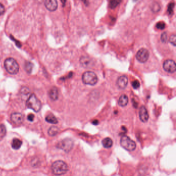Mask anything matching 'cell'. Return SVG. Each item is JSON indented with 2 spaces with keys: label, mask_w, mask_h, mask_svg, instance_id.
<instances>
[{
  "label": "cell",
  "mask_w": 176,
  "mask_h": 176,
  "mask_svg": "<svg viewBox=\"0 0 176 176\" xmlns=\"http://www.w3.org/2000/svg\"><path fill=\"white\" fill-rule=\"evenodd\" d=\"M51 169L54 174L62 175L68 171V166L63 161H56L53 163Z\"/></svg>",
  "instance_id": "cell-1"
},
{
  "label": "cell",
  "mask_w": 176,
  "mask_h": 176,
  "mask_svg": "<svg viewBox=\"0 0 176 176\" xmlns=\"http://www.w3.org/2000/svg\"><path fill=\"white\" fill-rule=\"evenodd\" d=\"M4 67L9 73L16 75L19 71V66L17 61L13 58H8L4 61Z\"/></svg>",
  "instance_id": "cell-2"
},
{
  "label": "cell",
  "mask_w": 176,
  "mask_h": 176,
  "mask_svg": "<svg viewBox=\"0 0 176 176\" xmlns=\"http://www.w3.org/2000/svg\"><path fill=\"white\" fill-rule=\"evenodd\" d=\"M98 77L96 73L91 71L84 72L82 75V81L86 85L94 86L98 82Z\"/></svg>",
  "instance_id": "cell-3"
},
{
  "label": "cell",
  "mask_w": 176,
  "mask_h": 176,
  "mask_svg": "<svg viewBox=\"0 0 176 176\" xmlns=\"http://www.w3.org/2000/svg\"><path fill=\"white\" fill-rule=\"evenodd\" d=\"M26 106L35 112H38L42 108V103L35 94L31 95L26 101Z\"/></svg>",
  "instance_id": "cell-4"
},
{
  "label": "cell",
  "mask_w": 176,
  "mask_h": 176,
  "mask_svg": "<svg viewBox=\"0 0 176 176\" xmlns=\"http://www.w3.org/2000/svg\"><path fill=\"white\" fill-rule=\"evenodd\" d=\"M120 143L122 148L129 151H133L136 149V144L135 142L126 135L121 137Z\"/></svg>",
  "instance_id": "cell-5"
},
{
  "label": "cell",
  "mask_w": 176,
  "mask_h": 176,
  "mask_svg": "<svg viewBox=\"0 0 176 176\" xmlns=\"http://www.w3.org/2000/svg\"><path fill=\"white\" fill-rule=\"evenodd\" d=\"M136 59L140 63H144L148 61L149 58V52L147 49L141 48L136 53Z\"/></svg>",
  "instance_id": "cell-6"
},
{
  "label": "cell",
  "mask_w": 176,
  "mask_h": 176,
  "mask_svg": "<svg viewBox=\"0 0 176 176\" xmlns=\"http://www.w3.org/2000/svg\"><path fill=\"white\" fill-rule=\"evenodd\" d=\"M163 67L164 70L168 73H174L176 71V63L173 60L167 59L163 64Z\"/></svg>",
  "instance_id": "cell-7"
},
{
  "label": "cell",
  "mask_w": 176,
  "mask_h": 176,
  "mask_svg": "<svg viewBox=\"0 0 176 176\" xmlns=\"http://www.w3.org/2000/svg\"><path fill=\"white\" fill-rule=\"evenodd\" d=\"M73 141L70 139H65L59 142L58 145V148L63 149L66 152L69 151L73 147Z\"/></svg>",
  "instance_id": "cell-8"
},
{
  "label": "cell",
  "mask_w": 176,
  "mask_h": 176,
  "mask_svg": "<svg viewBox=\"0 0 176 176\" xmlns=\"http://www.w3.org/2000/svg\"><path fill=\"white\" fill-rule=\"evenodd\" d=\"M11 120L15 125H20L24 120L23 115L20 113H14L11 115Z\"/></svg>",
  "instance_id": "cell-9"
},
{
  "label": "cell",
  "mask_w": 176,
  "mask_h": 176,
  "mask_svg": "<svg viewBox=\"0 0 176 176\" xmlns=\"http://www.w3.org/2000/svg\"><path fill=\"white\" fill-rule=\"evenodd\" d=\"M45 5L48 10L51 12L56 11L58 8L57 0H45Z\"/></svg>",
  "instance_id": "cell-10"
},
{
  "label": "cell",
  "mask_w": 176,
  "mask_h": 176,
  "mask_svg": "<svg viewBox=\"0 0 176 176\" xmlns=\"http://www.w3.org/2000/svg\"><path fill=\"white\" fill-rule=\"evenodd\" d=\"M128 83V78L126 75H121L117 80V85L120 89H125Z\"/></svg>",
  "instance_id": "cell-11"
},
{
  "label": "cell",
  "mask_w": 176,
  "mask_h": 176,
  "mask_svg": "<svg viewBox=\"0 0 176 176\" xmlns=\"http://www.w3.org/2000/svg\"><path fill=\"white\" fill-rule=\"evenodd\" d=\"M139 116L141 121L147 122L149 119V114L148 111L145 106H141L139 111Z\"/></svg>",
  "instance_id": "cell-12"
},
{
  "label": "cell",
  "mask_w": 176,
  "mask_h": 176,
  "mask_svg": "<svg viewBox=\"0 0 176 176\" xmlns=\"http://www.w3.org/2000/svg\"><path fill=\"white\" fill-rule=\"evenodd\" d=\"M50 98L53 101H55L58 98V91L56 87H53L49 91Z\"/></svg>",
  "instance_id": "cell-13"
},
{
  "label": "cell",
  "mask_w": 176,
  "mask_h": 176,
  "mask_svg": "<svg viewBox=\"0 0 176 176\" xmlns=\"http://www.w3.org/2000/svg\"><path fill=\"white\" fill-rule=\"evenodd\" d=\"M80 63L83 66L87 68V67H89L91 66V65L92 64V61L89 58H87L86 56H83L81 58Z\"/></svg>",
  "instance_id": "cell-14"
},
{
  "label": "cell",
  "mask_w": 176,
  "mask_h": 176,
  "mask_svg": "<svg viewBox=\"0 0 176 176\" xmlns=\"http://www.w3.org/2000/svg\"><path fill=\"white\" fill-rule=\"evenodd\" d=\"M128 102H129V99H128L127 96L126 95H122L119 99L118 103L119 106L124 107L128 105Z\"/></svg>",
  "instance_id": "cell-15"
},
{
  "label": "cell",
  "mask_w": 176,
  "mask_h": 176,
  "mask_svg": "<svg viewBox=\"0 0 176 176\" xmlns=\"http://www.w3.org/2000/svg\"><path fill=\"white\" fill-rule=\"evenodd\" d=\"M102 144L105 148H110L113 146V141L111 138H105L102 141Z\"/></svg>",
  "instance_id": "cell-16"
},
{
  "label": "cell",
  "mask_w": 176,
  "mask_h": 176,
  "mask_svg": "<svg viewBox=\"0 0 176 176\" xmlns=\"http://www.w3.org/2000/svg\"><path fill=\"white\" fill-rule=\"evenodd\" d=\"M22 144V142L21 140L18 138H14L12 140V146L13 149H14L15 150H17L20 148Z\"/></svg>",
  "instance_id": "cell-17"
},
{
  "label": "cell",
  "mask_w": 176,
  "mask_h": 176,
  "mask_svg": "<svg viewBox=\"0 0 176 176\" xmlns=\"http://www.w3.org/2000/svg\"><path fill=\"white\" fill-rule=\"evenodd\" d=\"M45 120L49 123L51 124H56L58 122V120L56 117L52 114H49L45 117Z\"/></svg>",
  "instance_id": "cell-18"
},
{
  "label": "cell",
  "mask_w": 176,
  "mask_h": 176,
  "mask_svg": "<svg viewBox=\"0 0 176 176\" xmlns=\"http://www.w3.org/2000/svg\"><path fill=\"white\" fill-rule=\"evenodd\" d=\"M59 131V129L57 127L55 126H52L50 128V129L48 130V134L50 136H55L56 134H58Z\"/></svg>",
  "instance_id": "cell-19"
},
{
  "label": "cell",
  "mask_w": 176,
  "mask_h": 176,
  "mask_svg": "<svg viewBox=\"0 0 176 176\" xmlns=\"http://www.w3.org/2000/svg\"><path fill=\"white\" fill-rule=\"evenodd\" d=\"M121 0H112L110 3V6L111 8H115L120 3Z\"/></svg>",
  "instance_id": "cell-20"
},
{
  "label": "cell",
  "mask_w": 176,
  "mask_h": 176,
  "mask_svg": "<svg viewBox=\"0 0 176 176\" xmlns=\"http://www.w3.org/2000/svg\"><path fill=\"white\" fill-rule=\"evenodd\" d=\"M25 68L26 72H28V73L31 72L33 68V64L31 62H27L25 65Z\"/></svg>",
  "instance_id": "cell-21"
},
{
  "label": "cell",
  "mask_w": 176,
  "mask_h": 176,
  "mask_svg": "<svg viewBox=\"0 0 176 176\" xmlns=\"http://www.w3.org/2000/svg\"><path fill=\"white\" fill-rule=\"evenodd\" d=\"M151 9L154 11V12H159V10L160 9V6L159 5V4L155 2L154 3L152 4Z\"/></svg>",
  "instance_id": "cell-22"
},
{
  "label": "cell",
  "mask_w": 176,
  "mask_h": 176,
  "mask_svg": "<svg viewBox=\"0 0 176 176\" xmlns=\"http://www.w3.org/2000/svg\"><path fill=\"white\" fill-rule=\"evenodd\" d=\"M169 41L171 44H172L174 47H175V46H176V35H174V34L171 35V36L169 37Z\"/></svg>",
  "instance_id": "cell-23"
},
{
  "label": "cell",
  "mask_w": 176,
  "mask_h": 176,
  "mask_svg": "<svg viewBox=\"0 0 176 176\" xmlns=\"http://www.w3.org/2000/svg\"><path fill=\"white\" fill-rule=\"evenodd\" d=\"M156 27H157V28L160 29V30H163L165 28V25L163 22H159L156 25Z\"/></svg>",
  "instance_id": "cell-24"
},
{
  "label": "cell",
  "mask_w": 176,
  "mask_h": 176,
  "mask_svg": "<svg viewBox=\"0 0 176 176\" xmlns=\"http://www.w3.org/2000/svg\"><path fill=\"white\" fill-rule=\"evenodd\" d=\"M132 86L135 89H138L140 86V82L138 80H135L132 83Z\"/></svg>",
  "instance_id": "cell-25"
},
{
  "label": "cell",
  "mask_w": 176,
  "mask_h": 176,
  "mask_svg": "<svg viewBox=\"0 0 176 176\" xmlns=\"http://www.w3.org/2000/svg\"><path fill=\"white\" fill-rule=\"evenodd\" d=\"M161 39V40H162V42H166L168 41V34H166V32H164L163 33H162Z\"/></svg>",
  "instance_id": "cell-26"
},
{
  "label": "cell",
  "mask_w": 176,
  "mask_h": 176,
  "mask_svg": "<svg viewBox=\"0 0 176 176\" xmlns=\"http://www.w3.org/2000/svg\"><path fill=\"white\" fill-rule=\"evenodd\" d=\"M174 4L171 3L169 4V6L168 7V12L169 14H171L173 13V11L174 8Z\"/></svg>",
  "instance_id": "cell-27"
},
{
  "label": "cell",
  "mask_w": 176,
  "mask_h": 176,
  "mask_svg": "<svg viewBox=\"0 0 176 176\" xmlns=\"http://www.w3.org/2000/svg\"><path fill=\"white\" fill-rule=\"evenodd\" d=\"M5 12V7L2 3H0V16L3 14Z\"/></svg>",
  "instance_id": "cell-28"
},
{
  "label": "cell",
  "mask_w": 176,
  "mask_h": 176,
  "mask_svg": "<svg viewBox=\"0 0 176 176\" xmlns=\"http://www.w3.org/2000/svg\"><path fill=\"white\" fill-rule=\"evenodd\" d=\"M34 119V115L32 114H30L28 116V119L30 121H33Z\"/></svg>",
  "instance_id": "cell-29"
},
{
  "label": "cell",
  "mask_w": 176,
  "mask_h": 176,
  "mask_svg": "<svg viewBox=\"0 0 176 176\" xmlns=\"http://www.w3.org/2000/svg\"><path fill=\"white\" fill-rule=\"evenodd\" d=\"M92 124H94L95 125H97L98 124V121L97 120H95L92 121Z\"/></svg>",
  "instance_id": "cell-30"
}]
</instances>
